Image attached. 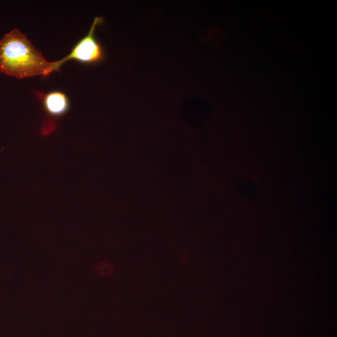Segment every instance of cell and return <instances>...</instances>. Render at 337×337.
Here are the masks:
<instances>
[{
    "instance_id": "3957f363",
    "label": "cell",
    "mask_w": 337,
    "mask_h": 337,
    "mask_svg": "<svg viewBox=\"0 0 337 337\" xmlns=\"http://www.w3.org/2000/svg\"><path fill=\"white\" fill-rule=\"evenodd\" d=\"M45 113L41 133L44 136L49 135L58 127L59 120L70 109L71 103L68 96L60 91L45 93L36 92Z\"/></svg>"
},
{
    "instance_id": "6da1fadb",
    "label": "cell",
    "mask_w": 337,
    "mask_h": 337,
    "mask_svg": "<svg viewBox=\"0 0 337 337\" xmlns=\"http://www.w3.org/2000/svg\"><path fill=\"white\" fill-rule=\"evenodd\" d=\"M57 61H48L20 31L13 29L0 40V72L16 78L47 76L59 71Z\"/></svg>"
},
{
    "instance_id": "7a4b0ae2",
    "label": "cell",
    "mask_w": 337,
    "mask_h": 337,
    "mask_svg": "<svg viewBox=\"0 0 337 337\" xmlns=\"http://www.w3.org/2000/svg\"><path fill=\"white\" fill-rule=\"evenodd\" d=\"M103 23V18L96 17L89 32L73 47L69 53L57 61L59 68L67 61L73 60L88 65H95L105 61L106 52L96 35L97 26Z\"/></svg>"
}]
</instances>
